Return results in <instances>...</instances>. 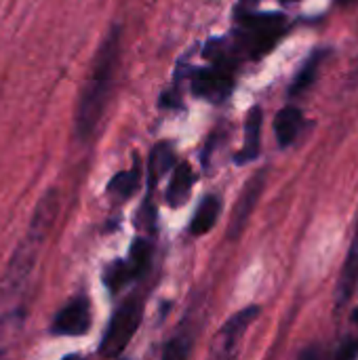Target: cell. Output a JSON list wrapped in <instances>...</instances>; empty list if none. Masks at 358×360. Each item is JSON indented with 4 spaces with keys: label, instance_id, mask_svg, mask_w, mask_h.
<instances>
[{
    "label": "cell",
    "instance_id": "obj_5",
    "mask_svg": "<svg viewBox=\"0 0 358 360\" xmlns=\"http://www.w3.org/2000/svg\"><path fill=\"white\" fill-rule=\"evenodd\" d=\"M264 186H266V173L260 171L243 188V192H241V196H238V200L234 205L232 219H230V230H228L230 240H236L243 234V230H245V226H247V221H249V217H251V213H253V209H255V205H257V200H260V196L264 192Z\"/></svg>",
    "mask_w": 358,
    "mask_h": 360
},
{
    "label": "cell",
    "instance_id": "obj_20",
    "mask_svg": "<svg viewBox=\"0 0 358 360\" xmlns=\"http://www.w3.org/2000/svg\"><path fill=\"white\" fill-rule=\"evenodd\" d=\"M300 360H319V350H317V348H310V350H306V352L300 356Z\"/></svg>",
    "mask_w": 358,
    "mask_h": 360
},
{
    "label": "cell",
    "instance_id": "obj_1",
    "mask_svg": "<svg viewBox=\"0 0 358 360\" xmlns=\"http://www.w3.org/2000/svg\"><path fill=\"white\" fill-rule=\"evenodd\" d=\"M120 36H122L120 27L114 25L101 40L97 55L93 59V68H91L84 89L80 93L78 108H76V120H74L76 135L80 139H89L95 133V129L106 112L108 99L114 89L118 61H120Z\"/></svg>",
    "mask_w": 358,
    "mask_h": 360
},
{
    "label": "cell",
    "instance_id": "obj_21",
    "mask_svg": "<svg viewBox=\"0 0 358 360\" xmlns=\"http://www.w3.org/2000/svg\"><path fill=\"white\" fill-rule=\"evenodd\" d=\"M61 360H80V356H76V354H72V356H65V359Z\"/></svg>",
    "mask_w": 358,
    "mask_h": 360
},
{
    "label": "cell",
    "instance_id": "obj_12",
    "mask_svg": "<svg viewBox=\"0 0 358 360\" xmlns=\"http://www.w3.org/2000/svg\"><path fill=\"white\" fill-rule=\"evenodd\" d=\"M302 124H304V116H302V110L289 105V108H283L276 118H274V133H276V139H279V146L281 148H287L295 141V137L300 135L302 131Z\"/></svg>",
    "mask_w": 358,
    "mask_h": 360
},
{
    "label": "cell",
    "instance_id": "obj_2",
    "mask_svg": "<svg viewBox=\"0 0 358 360\" xmlns=\"http://www.w3.org/2000/svg\"><path fill=\"white\" fill-rule=\"evenodd\" d=\"M57 209H59V194H57V190H49L36 205L27 234L21 240V245L17 247L6 272L2 276V285H0V302L2 304H15L17 297L23 295L25 285L32 276L38 251L44 245V240L53 228V221L57 217Z\"/></svg>",
    "mask_w": 358,
    "mask_h": 360
},
{
    "label": "cell",
    "instance_id": "obj_4",
    "mask_svg": "<svg viewBox=\"0 0 358 360\" xmlns=\"http://www.w3.org/2000/svg\"><path fill=\"white\" fill-rule=\"evenodd\" d=\"M241 21H243L241 36L253 57L268 53L285 32V17L279 13H266V15L249 13V15H243Z\"/></svg>",
    "mask_w": 358,
    "mask_h": 360
},
{
    "label": "cell",
    "instance_id": "obj_6",
    "mask_svg": "<svg viewBox=\"0 0 358 360\" xmlns=\"http://www.w3.org/2000/svg\"><path fill=\"white\" fill-rule=\"evenodd\" d=\"M91 327V304L84 297L72 300L53 321L55 335H84Z\"/></svg>",
    "mask_w": 358,
    "mask_h": 360
},
{
    "label": "cell",
    "instance_id": "obj_8",
    "mask_svg": "<svg viewBox=\"0 0 358 360\" xmlns=\"http://www.w3.org/2000/svg\"><path fill=\"white\" fill-rule=\"evenodd\" d=\"M262 108H251L247 122H245V143L243 150L236 154V162L245 165L251 162L260 156V146H262Z\"/></svg>",
    "mask_w": 358,
    "mask_h": 360
},
{
    "label": "cell",
    "instance_id": "obj_11",
    "mask_svg": "<svg viewBox=\"0 0 358 360\" xmlns=\"http://www.w3.org/2000/svg\"><path fill=\"white\" fill-rule=\"evenodd\" d=\"M257 316H260V308H257V306H249V308L241 310L238 314H234V316L224 325V329H222V333H219V338H222V350H224V352H230V350L236 346V342L243 338V333L247 331V327H249Z\"/></svg>",
    "mask_w": 358,
    "mask_h": 360
},
{
    "label": "cell",
    "instance_id": "obj_9",
    "mask_svg": "<svg viewBox=\"0 0 358 360\" xmlns=\"http://www.w3.org/2000/svg\"><path fill=\"white\" fill-rule=\"evenodd\" d=\"M358 283V224H357V234L352 238V245L348 249L342 274H340V283H338V306H344L352 293Z\"/></svg>",
    "mask_w": 358,
    "mask_h": 360
},
{
    "label": "cell",
    "instance_id": "obj_16",
    "mask_svg": "<svg viewBox=\"0 0 358 360\" xmlns=\"http://www.w3.org/2000/svg\"><path fill=\"white\" fill-rule=\"evenodd\" d=\"M329 55V51H314L312 55H310V59L306 61V65L302 68V72L295 76V80H293V84H291V95H298V93H302V91H306L312 82H314V78H317V74H319V68H321V63H323V59Z\"/></svg>",
    "mask_w": 358,
    "mask_h": 360
},
{
    "label": "cell",
    "instance_id": "obj_19",
    "mask_svg": "<svg viewBox=\"0 0 358 360\" xmlns=\"http://www.w3.org/2000/svg\"><path fill=\"white\" fill-rule=\"evenodd\" d=\"M358 356V342H346L338 352V360H354Z\"/></svg>",
    "mask_w": 358,
    "mask_h": 360
},
{
    "label": "cell",
    "instance_id": "obj_15",
    "mask_svg": "<svg viewBox=\"0 0 358 360\" xmlns=\"http://www.w3.org/2000/svg\"><path fill=\"white\" fill-rule=\"evenodd\" d=\"M139 175H141L139 160H135V165H133L131 171L118 173V175L108 184V192L114 194V196H118V198H122V200L129 198V196L137 190V186H139Z\"/></svg>",
    "mask_w": 358,
    "mask_h": 360
},
{
    "label": "cell",
    "instance_id": "obj_18",
    "mask_svg": "<svg viewBox=\"0 0 358 360\" xmlns=\"http://www.w3.org/2000/svg\"><path fill=\"white\" fill-rule=\"evenodd\" d=\"M190 348H192V338L188 333H179L167 344L162 360H186L190 354Z\"/></svg>",
    "mask_w": 358,
    "mask_h": 360
},
{
    "label": "cell",
    "instance_id": "obj_14",
    "mask_svg": "<svg viewBox=\"0 0 358 360\" xmlns=\"http://www.w3.org/2000/svg\"><path fill=\"white\" fill-rule=\"evenodd\" d=\"M175 165V154L169 143H158L150 156V190L158 184V179Z\"/></svg>",
    "mask_w": 358,
    "mask_h": 360
},
{
    "label": "cell",
    "instance_id": "obj_17",
    "mask_svg": "<svg viewBox=\"0 0 358 360\" xmlns=\"http://www.w3.org/2000/svg\"><path fill=\"white\" fill-rule=\"evenodd\" d=\"M150 255H152V247L143 240V238H137L135 245L131 247V255L129 259L124 262L129 272H131V278H137L143 274V270L148 268L150 264Z\"/></svg>",
    "mask_w": 358,
    "mask_h": 360
},
{
    "label": "cell",
    "instance_id": "obj_3",
    "mask_svg": "<svg viewBox=\"0 0 358 360\" xmlns=\"http://www.w3.org/2000/svg\"><path fill=\"white\" fill-rule=\"evenodd\" d=\"M141 319H143V300L137 295L124 300L120 304V308L114 312L110 327L101 340V348H99L101 356H106V359L120 356L127 350L133 335L137 333Z\"/></svg>",
    "mask_w": 358,
    "mask_h": 360
},
{
    "label": "cell",
    "instance_id": "obj_7",
    "mask_svg": "<svg viewBox=\"0 0 358 360\" xmlns=\"http://www.w3.org/2000/svg\"><path fill=\"white\" fill-rule=\"evenodd\" d=\"M232 91V78L224 70H203L194 78V93L213 101H222Z\"/></svg>",
    "mask_w": 358,
    "mask_h": 360
},
{
    "label": "cell",
    "instance_id": "obj_22",
    "mask_svg": "<svg viewBox=\"0 0 358 360\" xmlns=\"http://www.w3.org/2000/svg\"><path fill=\"white\" fill-rule=\"evenodd\" d=\"M354 321H358V310H357V312H354Z\"/></svg>",
    "mask_w": 358,
    "mask_h": 360
},
{
    "label": "cell",
    "instance_id": "obj_13",
    "mask_svg": "<svg viewBox=\"0 0 358 360\" xmlns=\"http://www.w3.org/2000/svg\"><path fill=\"white\" fill-rule=\"evenodd\" d=\"M219 209H222L219 198H217V196H207V198L198 205V209H196V213H194V217H192L190 232H192L194 236L207 234V232L215 226V221H217V217H219Z\"/></svg>",
    "mask_w": 358,
    "mask_h": 360
},
{
    "label": "cell",
    "instance_id": "obj_23",
    "mask_svg": "<svg viewBox=\"0 0 358 360\" xmlns=\"http://www.w3.org/2000/svg\"><path fill=\"white\" fill-rule=\"evenodd\" d=\"M285 2H293V0H285Z\"/></svg>",
    "mask_w": 358,
    "mask_h": 360
},
{
    "label": "cell",
    "instance_id": "obj_10",
    "mask_svg": "<svg viewBox=\"0 0 358 360\" xmlns=\"http://www.w3.org/2000/svg\"><path fill=\"white\" fill-rule=\"evenodd\" d=\"M192 186H194V171H192V167L188 162L177 165L175 171H173L169 190H167V202L173 209L184 207L188 202V198H190Z\"/></svg>",
    "mask_w": 358,
    "mask_h": 360
}]
</instances>
